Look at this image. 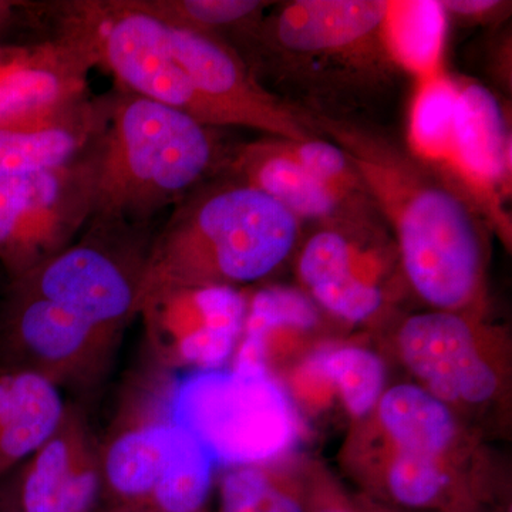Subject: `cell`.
<instances>
[{
	"label": "cell",
	"instance_id": "cell-9",
	"mask_svg": "<svg viewBox=\"0 0 512 512\" xmlns=\"http://www.w3.org/2000/svg\"><path fill=\"white\" fill-rule=\"evenodd\" d=\"M119 343L55 303L6 285L0 303V363L32 370L59 389H89Z\"/></svg>",
	"mask_w": 512,
	"mask_h": 512
},
{
	"label": "cell",
	"instance_id": "cell-23",
	"mask_svg": "<svg viewBox=\"0 0 512 512\" xmlns=\"http://www.w3.org/2000/svg\"><path fill=\"white\" fill-rule=\"evenodd\" d=\"M318 323V308L305 293L291 288L262 289L248 302L244 329L231 370L242 375H269L266 340L276 330H308Z\"/></svg>",
	"mask_w": 512,
	"mask_h": 512
},
{
	"label": "cell",
	"instance_id": "cell-29",
	"mask_svg": "<svg viewBox=\"0 0 512 512\" xmlns=\"http://www.w3.org/2000/svg\"><path fill=\"white\" fill-rule=\"evenodd\" d=\"M285 144L292 157L309 173L329 185L339 195L340 200L345 202L346 207L350 205V200L367 198L345 153L332 141L316 136L301 143L285 140Z\"/></svg>",
	"mask_w": 512,
	"mask_h": 512
},
{
	"label": "cell",
	"instance_id": "cell-21",
	"mask_svg": "<svg viewBox=\"0 0 512 512\" xmlns=\"http://www.w3.org/2000/svg\"><path fill=\"white\" fill-rule=\"evenodd\" d=\"M448 16L436 0L387 2L382 25L384 52L417 82L443 69Z\"/></svg>",
	"mask_w": 512,
	"mask_h": 512
},
{
	"label": "cell",
	"instance_id": "cell-19",
	"mask_svg": "<svg viewBox=\"0 0 512 512\" xmlns=\"http://www.w3.org/2000/svg\"><path fill=\"white\" fill-rule=\"evenodd\" d=\"M66 407L46 377L0 363V480L55 433Z\"/></svg>",
	"mask_w": 512,
	"mask_h": 512
},
{
	"label": "cell",
	"instance_id": "cell-10",
	"mask_svg": "<svg viewBox=\"0 0 512 512\" xmlns=\"http://www.w3.org/2000/svg\"><path fill=\"white\" fill-rule=\"evenodd\" d=\"M177 389L170 370L156 362L128 384L100 440L104 504L147 503L180 429Z\"/></svg>",
	"mask_w": 512,
	"mask_h": 512
},
{
	"label": "cell",
	"instance_id": "cell-17",
	"mask_svg": "<svg viewBox=\"0 0 512 512\" xmlns=\"http://www.w3.org/2000/svg\"><path fill=\"white\" fill-rule=\"evenodd\" d=\"M370 258L339 228L326 227L303 245L298 275L313 301L350 323L369 320L382 309L384 295L370 272Z\"/></svg>",
	"mask_w": 512,
	"mask_h": 512
},
{
	"label": "cell",
	"instance_id": "cell-13",
	"mask_svg": "<svg viewBox=\"0 0 512 512\" xmlns=\"http://www.w3.org/2000/svg\"><path fill=\"white\" fill-rule=\"evenodd\" d=\"M23 512H96L103 501L100 439L82 407L67 404L55 433L8 474Z\"/></svg>",
	"mask_w": 512,
	"mask_h": 512
},
{
	"label": "cell",
	"instance_id": "cell-33",
	"mask_svg": "<svg viewBox=\"0 0 512 512\" xmlns=\"http://www.w3.org/2000/svg\"><path fill=\"white\" fill-rule=\"evenodd\" d=\"M96 512H156L144 503L104 504Z\"/></svg>",
	"mask_w": 512,
	"mask_h": 512
},
{
	"label": "cell",
	"instance_id": "cell-11",
	"mask_svg": "<svg viewBox=\"0 0 512 512\" xmlns=\"http://www.w3.org/2000/svg\"><path fill=\"white\" fill-rule=\"evenodd\" d=\"M248 302L231 286L154 293L138 305L153 362L165 370L217 372L237 352Z\"/></svg>",
	"mask_w": 512,
	"mask_h": 512
},
{
	"label": "cell",
	"instance_id": "cell-18",
	"mask_svg": "<svg viewBox=\"0 0 512 512\" xmlns=\"http://www.w3.org/2000/svg\"><path fill=\"white\" fill-rule=\"evenodd\" d=\"M222 174L274 198L299 221H339L348 211L329 185L292 157L281 138L235 147Z\"/></svg>",
	"mask_w": 512,
	"mask_h": 512
},
{
	"label": "cell",
	"instance_id": "cell-31",
	"mask_svg": "<svg viewBox=\"0 0 512 512\" xmlns=\"http://www.w3.org/2000/svg\"><path fill=\"white\" fill-rule=\"evenodd\" d=\"M308 512H357L353 510L352 507L346 501L340 500V498L325 497V495H320L319 498H316L315 503L312 504V507L308 505Z\"/></svg>",
	"mask_w": 512,
	"mask_h": 512
},
{
	"label": "cell",
	"instance_id": "cell-14",
	"mask_svg": "<svg viewBox=\"0 0 512 512\" xmlns=\"http://www.w3.org/2000/svg\"><path fill=\"white\" fill-rule=\"evenodd\" d=\"M397 348L420 386L444 403L484 404L500 386L476 329L458 312L420 313L404 320Z\"/></svg>",
	"mask_w": 512,
	"mask_h": 512
},
{
	"label": "cell",
	"instance_id": "cell-4",
	"mask_svg": "<svg viewBox=\"0 0 512 512\" xmlns=\"http://www.w3.org/2000/svg\"><path fill=\"white\" fill-rule=\"evenodd\" d=\"M153 237L151 227L93 217L69 247L8 285L55 303L120 343L138 316Z\"/></svg>",
	"mask_w": 512,
	"mask_h": 512
},
{
	"label": "cell",
	"instance_id": "cell-6",
	"mask_svg": "<svg viewBox=\"0 0 512 512\" xmlns=\"http://www.w3.org/2000/svg\"><path fill=\"white\" fill-rule=\"evenodd\" d=\"M97 143L62 167L0 178V268L8 282L62 252L86 228L94 207Z\"/></svg>",
	"mask_w": 512,
	"mask_h": 512
},
{
	"label": "cell",
	"instance_id": "cell-34",
	"mask_svg": "<svg viewBox=\"0 0 512 512\" xmlns=\"http://www.w3.org/2000/svg\"><path fill=\"white\" fill-rule=\"evenodd\" d=\"M22 6L20 2H8V0H0V32L9 25L13 18L15 10Z\"/></svg>",
	"mask_w": 512,
	"mask_h": 512
},
{
	"label": "cell",
	"instance_id": "cell-32",
	"mask_svg": "<svg viewBox=\"0 0 512 512\" xmlns=\"http://www.w3.org/2000/svg\"><path fill=\"white\" fill-rule=\"evenodd\" d=\"M0 512H23L13 493L8 476L0 480Z\"/></svg>",
	"mask_w": 512,
	"mask_h": 512
},
{
	"label": "cell",
	"instance_id": "cell-15",
	"mask_svg": "<svg viewBox=\"0 0 512 512\" xmlns=\"http://www.w3.org/2000/svg\"><path fill=\"white\" fill-rule=\"evenodd\" d=\"M437 174L456 190L461 187L467 200L473 198L488 220L510 235L503 201L510 192L511 133L500 101L481 84L458 83L451 156Z\"/></svg>",
	"mask_w": 512,
	"mask_h": 512
},
{
	"label": "cell",
	"instance_id": "cell-2",
	"mask_svg": "<svg viewBox=\"0 0 512 512\" xmlns=\"http://www.w3.org/2000/svg\"><path fill=\"white\" fill-rule=\"evenodd\" d=\"M222 177L178 202L154 234L138 305L168 289L254 284L291 255L301 221L264 192Z\"/></svg>",
	"mask_w": 512,
	"mask_h": 512
},
{
	"label": "cell",
	"instance_id": "cell-30",
	"mask_svg": "<svg viewBox=\"0 0 512 512\" xmlns=\"http://www.w3.org/2000/svg\"><path fill=\"white\" fill-rule=\"evenodd\" d=\"M447 16L453 15L457 18H485L491 12H495L501 2L495 0H448V2H441Z\"/></svg>",
	"mask_w": 512,
	"mask_h": 512
},
{
	"label": "cell",
	"instance_id": "cell-20",
	"mask_svg": "<svg viewBox=\"0 0 512 512\" xmlns=\"http://www.w3.org/2000/svg\"><path fill=\"white\" fill-rule=\"evenodd\" d=\"M380 426L400 453L441 458L457 434L450 407L420 384L384 390L376 406Z\"/></svg>",
	"mask_w": 512,
	"mask_h": 512
},
{
	"label": "cell",
	"instance_id": "cell-26",
	"mask_svg": "<svg viewBox=\"0 0 512 512\" xmlns=\"http://www.w3.org/2000/svg\"><path fill=\"white\" fill-rule=\"evenodd\" d=\"M382 488L386 497L406 508H441L448 512H471L468 503L456 487L441 458L397 451L387 467Z\"/></svg>",
	"mask_w": 512,
	"mask_h": 512
},
{
	"label": "cell",
	"instance_id": "cell-25",
	"mask_svg": "<svg viewBox=\"0 0 512 512\" xmlns=\"http://www.w3.org/2000/svg\"><path fill=\"white\" fill-rule=\"evenodd\" d=\"M458 83L446 72L417 82L409 120L412 156L440 173L453 147Z\"/></svg>",
	"mask_w": 512,
	"mask_h": 512
},
{
	"label": "cell",
	"instance_id": "cell-5",
	"mask_svg": "<svg viewBox=\"0 0 512 512\" xmlns=\"http://www.w3.org/2000/svg\"><path fill=\"white\" fill-rule=\"evenodd\" d=\"M175 419L228 467L274 461L299 434L291 400L272 375L234 370L195 372L178 383Z\"/></svg>",
	"mask_w": 512,
	"mask_h": 512
},
{
	"label": "cell",
	"instance_id": "cell-1",
	"mask_svg": "<svg viewBox=\"0 0 512 512\" xmlns=\"http://www.w3.org/2000/svg\"><path fill=\"white\" fill-rule=\"evenodd\" d=\"M309 127L345 153L365 190L393 227L407 281L436 311L460 312L483 286V222L456 188L377 131L320 109Z\"/></svg>",
	"mask_w": 512,
	"mask_h": 512
},
{
	"label": "cell",
	"instance_id": "cell-24",
	"mask_svg": "<svg viewBox=\"0 0 512 512\" xmlns=\"http://www.w3.org/2000/svg\"><path fill=\"white\" fill-rule=\"evenodd\" d=\"M217 461L192 431L180 424L167 461L147 503L156 512H202L210 498Z\"/></svg>",
	"mask_w": 512,
	"mask_h": 512
},
{
	"label": "cell",
	"instance_id": "cell-28",
	"mask_svg": "<svg viewBox=\"0 0 512 512\" xmlns=\"http://www.w3.org/2000/svg\"><path fill=\"white\" fill-rule=\"evenodd\" d=\"M220 512H308V504L265 464H244L228 467L222 476Z\"/></svg>",
	"mask_w": 512,
	"mask_h": 512
},
{
	"label": "cell",
	"instance_id": "cell-12",
	"mask_svg": "<svg viewBox=\"0 0 512 512\" xmlns=\"http://www.w3.org/2000/svg\"><path fill=\"white\" fill-rule=\"evenodd\" d=\"M167 28L178 63L220 128H252L293 143L318 136L308 126L305 111L262 86L232 47L191 30Z\"/></svg>",
	"mask_w": 512,
	"mask_h": 512
},
{
	"label": "cell",
	"instance_id": "cell-3",
	"mask_svg": "<svg viewBox=\"0 0 512 512\" xmlns=\"http://www.w3.org/2000/svg\"><path fill=\"white\" fill-rule=\"evenodd\" d=\"M97 143L93 217L151 227L163 211L224 173L234 148L218 128L114 87Z\"/></svg>",
	"mask_w": 512,
	"mask_h": 512
},
{
	"label": "cell",
	"instance_id": "cell-16",
	"mask_svg": "<svg viewBox=\"0 0 512 512\" xmlns=\"http://www.w3.org/2000/svg\"><path fill=\"white\" fill-rule=\"evenodd\" d=\"M107 123V100L86 92L0 116V178L62 167L89 153Z\"/></svg>",
	"mask_w": 512,
	"mask_h": 512
},
{
	"label": "cell",
	"instance_id": "cell-7",
	"mask_svg": "<svg viewBox=\"0 0 512 512\" xmlns=\"http://www.w3.org/2000/svg\"><path fill=\"white\" fill-rule=\"evenodd\" d=\"M77 6L92 35L97 66L116 77V86L220 128L178 63L163 22L143 12L134 0H84Z\"/></svg>",
	"mask_w": 512,
	"mask_h": 512
},
{
	"label": "cell",
	"instance_id": "cell-8",
	"mask_svg": "<svg viewBox=\"0 0 512 512\" xmlns=\"http://www.w3.org/2000/svg\"><path fill=\"white\" fill-rule=\"evenodd\" d=\"M386 0H296L262 19L245 63L298 73L325 63L390 62L382 43ZM392 63V62H390Z\"/></svg>",
	"mask_w": 512,
	"mask_h": 512
},
{
	"label": "cell",
	"instance_id": "cell-35",
	"mask_svg": "<svg viewBox=\"0 0 512 512\" xmlns=\"http://www.w3.org/2000/svg\"><path fill=\"white\" fill-rule=\"evenodd\" d=\"M3 295H5V293H3ZM3 295L0 296V303H2Z\"/></svg>",
	"mask_w": 512,
	"mask_h": 512
},
{
	"label": "cell",
	"instance_id": "cell-22",
	"mask_svg": "<svg viewBox=\"0 0 512 512\" xmlns=\"http://www.w3.org/2000/svg\"><path fill=\"white\" fill-rule=\"evenodd\" d=\"M170 28L214 37L247 55L269 2L259 0H134ZM245 57V56H244Z\"/></svg>",
	"mask_w": 512,
	"mask_h": 512
},
{
	"label": "cell",
	"instance_id": "cell-27",
	"mask_svg": "<svg viewBox=\"0 0 512 512\" xmlns=\"http://www.w3.org/2000/svg\"><path fill=\"white\" fill-rule=\"evenodd\" d=\"M318 366L335 384L343 406L353 417H365L376 409L386 390L382 357L359 346H340L320 356Z\"/></svg>",
	"mask_w": 512,
	"mask_h": 512
}]
</instances>
